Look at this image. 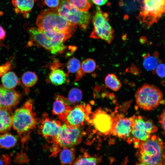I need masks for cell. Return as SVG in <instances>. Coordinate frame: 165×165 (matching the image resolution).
<instances>
[{
	"mask_svg": "<svg viewBox=\"0 0 165 165\" xmlns=\"http://www.w3.org/2000/svg\"><path fill=\"white\" fill-rule=\"evenodd\" d=\"M36 24L41 31H54L72 35L77 25L70 22L61 16L57 9L43 11L38 16Z\"/></svg>",
	"mask_w": 165,
	"mask_h": 165,
	"instance_id": "6da1fadb",
	"label": "cell"
},
{
	"mask_svg": "<svg viewBox=\"0 0 165 165\" xmlns=\"http://www.w3.org/2000/svg\"><path fill=\"white\" fill-rule=\"evenodd\" d=\"M140 161L147 165H163L164 161V143L158 136L152 135L145 141L135 145Z\"/></svg>",
	"mask_w": 165,
	"mask_h": 165,
	"instance_id": "7a4b0ae2",
	"label": "cell"
},
{
	"mask_svg": "<svg viewBox=\"0 0 165 165\" xmlns=\"http://www.w3.org/2000/svg\"><path fill=\"white\" fill-rule=\"evenodd\" d=\"M33 104V100L29 99L13 114L12 127L20 134L28 133L41 122L32 110Z\"/></svg>",
	"mask_w": 165,
	"mask_h": 165,
	"instance_id": "3957f363",
	"label": "cell"
},
{
	"mask_svg": "<svg viewBox=\"0 0 165 165\" xmlns=\"http://www.w3.org/2000/svg\"><path fill=\"white\" fill-rule=\"evenodd\" d=\"M165 0H141L137 19L150 27L157 23L165 13Z\"/></svg>",
	"mask_w": 165,
	"mask_h": 165,
	"instance_id": "277c9868",
	"label": "cell"
},
{
	"mask_svg": "<svg viewBox=\"0 0 165 165\" xmlns=\"http://www.w3.org/2000/svg\"><path fill=\"white\" fill-rule=\"evenodd\" d=\"M135 100L138 106L145 111H151L163 103V94L157 87L145 84L136 91Z\"/></svg>",
	"mask_w": 165,
	"mask_h": 165,
	"instance_id": "5b68a950",
	"label": "cell"
},
{
	"mask_svg": "<svg viewBox=\"0 0 165 165\" xmlns=\"http://www.w3.org/2000/svg\"><path fill=\"white\" fill-rule=\"evenodd\" d=\"M108 14L103 12L98 6L93 19L94 28L90 37L101 39L110 44L113 40L114 30L108 22Z\"/></svg>",
	"mask_w": 165,
	"mask_h": 165,
	"instance_id": "8992f818",
	"label": "cell"
},
{
	"mask_svg": "<svg viewBox=\"0 0 165 165\" xmlns=\"http://www.w3.org/2000/svg\"><path fill=\"white\" fill-rule=\"evenodd\" d=\"M57 9L59 14L68 21L84 30L87 29L91 19L89 12L79 10L66 0H60Z\"/></svg>",
	"mask_w": 165,
	"mask_h": 165,
	"instance_id": "52a82bcc",
	"label": "cell"
},
{
	"mask_svg": "<svg viewBox=\"0 0 165 165\" xmlns=\"http://www.w3.org/2000/svg\"><path fill=\"white\" fill-rule=\"evenodd\" d=\"M157 130L152 120L140 116L134 115L130 136L132 137L135 145L148 139Z\"/></svg>",
	"mask_w": 165,
	"mask_h": 165,
	"instance_id": "ba28073f",
	"label": "cell"
},
{
	"mask_svg": "<svg viewBox=\"0 0 165 165\" xmlns=\"http://www.w3.org/2000/svg\"><path fill=\"white\" fill-rule=\"evenodd\" d=\"M114 121V116L100 108L91 112L88 122L99 134L106 136L111 134Z\"/></svg>",
	"mask_w": 165,
	"mask_h": 165,
	"instance_id": "9c48e42d",
	"label": "cell"
},
{
	"mask_svg": "<svg viewBox=\"0 0 165 165\" xmlns=\"http://www.w3.org/2000/svg\"><path fill=\"white\" fill-rule=\"evenodd\" d=\"M84 134L79 127H74L64 124L54 141L63 148H72L81 141Z\"/></svg>",
	"mask_w": 165,
	"mask_h": 165,
	"instance_id": "30bf717a",
	"label": "cell"
},
{
	"mask_svg": "<svg viewBox=\"0 0 165 165\" xmlns=\"http://www.w3.org/2000/svg\"><path fill=\"white\" fill-rule=\"evenodd\" d=\"M91 113V107L84 103L72 108L64 121L65 124L74 127H79L85 122H88Z\"/></svg>",
	"mask_w": 165,
	"mask_h": 165,
	"instance_id": "8fae6325",
	"label": "cell"
},
{
	"mask_svg": "<svg viewBox=\"0 0 165 165\" xmlns=\"http://www.w3.org/2000/svg\"><path fill=\"white\" fill-rule=\"evenodd\" d=\"M134 120V116L125 117L123 115L118 114L114 117V121L111 134L125 139L130 136Z\"/></svg>",
	"mask_w": 165,
	"mask_h": 165,
	"instance_id": "7c38bea8",
	"label": "cell"
},
{
	"mask_svg": "<svg viewBox=\"0 0 165 165\" xmlns=\"http://www.w3.org/2000/svg\"><path fill=\"white\" fill-rule=\"evenodd\" d=\"M39 127V131L43 137L54 141L60 131L62 125L60 122L46 118L41 122Z\"/></svg>",
	"mask_w": 165,
	"mask_h": 165,
	"instance_id": "4fadbf2b",
	"label": "cell"
},
{
	"mask_svg": "<svg viewBox=\"0 0 165 165\" xmlns=\"http://www.w3.org/2000/svg\"><path fill=\"white\" fill-rule=\"evenodd\" d=\"M20 98V94L13 89L0 85V107L12 108L18 104Z\"/></svg>",
	"mask_w": 165,
	"mask_h": 165,
	"instance_id": "5bb4252c",
	"label": "cell"
},
{
	"mask_svg": "<svg viewBox=\"0 0 165 165\" xmlns=\"http://www.w3.org/2000/svg\"><path fill=\"white\" fill-rule=\"evenodd\" d=\"M53 102L52 113L58 116L60 120L64 121L67 115L72 109L71 103L67 98L57 95Z\"/></svg>",
	"mask_w": 165,
	"mask_h": 165,
	"instance_id": "9a60e30c",
	"label": "cell"
},
{
	"mask_svg": "<svg viewBox=\"0 0 165 165\" xmlns=\"http://www.w3.org/2000/svg\"><path fill=\"white\" fill-rule=\"evenodd\" d=\"M28 32L31 41L54 54L53 42L38 28L31 27L28 29Z\"/></svg>",
	"mask_w": 165,
	"mask_h": 165,
	"instance_id": "2e32d148",
	"label": "cell"
},
{
	"mask_svg": "<svg viewBox=\"0 0 165 165\" xmlns=\"http://www.w3.org/2000/svg\"><path fill=\"white\" fill-rule=\"evenodd\" d=\"M60 64L54 63L50 66L51 71L49 75V79L50 82L55 86L61 85L66 81L67 74L59 67Z\"/></svg>",
	"mask_w": 165,
	"mask_h": 165,
	"instance_id": "e0dca14e",
	"label": "cell"
},
{
	"mask_svg": "<svg viewBox=\"0 0 165 165\" xmlns=\"http://www.w3.org/2000/svg\"><path fill=\"white\" fill-rule=\"evenodd\" d=\"M12 108L0 107V133L8 132L12 127Z\"/></svg>",
	"mask_w": 165,
	"mask_h": 165,
	"instance_id": "ac0fdd59",
	"label": "cell"
},
{
	"mask_svg": "<svg viewBox=\"0 0 165 165\" xmlns=\"http://www.w3.org/2000/svg\"><path fill=\"white\" fill-rule=\"evenodd\" d=\"M96 67V63L94 59L88 58L84 60L81 64L79 70L76 73L74 82L79 80L86 74L93 72Z\"/></svg>",
	"mask_w": 165,
	"mask_h": 165,
	"instance_id": "d6986e66",
	"label": "cell"
},
{
	"mask_svg": "<svg viewBox=\"0 0 165 165\" xmlns=\"http://www.w3.org/2000/svg\"><path fill=\"white\" fill-rule=\"evenodd\" d=\"M35 0H12L14 10L16 13L24 14L30 12L33 7Z\"/></svg>",
	"mask_w": 165,
	"mask_h": 165,
	"instance_id": "ffe728a7",
	"label": "cell"
},
{
	"mask_svg": "<svg viewBox=\"0 0 165 165\" xmlns=\"http://www.w3.org/2000/svg\"><path fill=\"white\" fill-rule=\"evenodd\" d=\"M18 137L8 132L0 133V148L9 149L14 147L18 140Z\"/></svg>",
	"mask_w": 165,
	"mask_h": 165,
	"instance_id": "44dd1931",
	"label": "cell"
},
{
	"mask_svg": "<svg viewBox=\"0 0 165 165\" xmlns=\"http://www.w3.org/2000/svg\"><path fill=\"white\" fill-rule=\"evenodd\" d=\"M2 86L9 89H13L19 83L17 76L13 72H8L1 77Z\"/></svg>",
	"mask_w": 165,
	"mask_h": 165,
	"instance_id": "7402d4cb",
	"label": "cell"
},
{
	"mask_svg": "<svg viewBox=\"0 0 165 165\" xmlns=\"http://www.w3.org/2000/svg\"><path fill=\"white\" fill-rule=\"evenodd\" d=\"M60 154V159L62 165H72L74 161L75 155L74 149L72 148H63Z\"/></svg>",
	"mask_w": 165,
	"mask_h": 165,
	"instance_id": "603a6c76",
	"label": "cell"
},
{
	"mask_svg": "<svg viewBox=\"0 0 165 165\" xmlns=\"http://www.w3.org/2000/svg\"><path fill=\"white\" fill-rule=\"evenodd\" d=\"M41 31L52 42L56 43H63L72 36L69 33L54 31Z\"/></svg>",
	"mask_w": 165,
	"mask_h": 165,
	"instance_id": "cb8c5ba5",
	"label": "cell"
},
{
	"mask_svg": "<svg viewBox=\"0 0 165 165\" xmlns=\"http://www.w3.org/2000/svg\"><path fill=\"white\" fill-rule=\"evenodd\" d=\"M99 161L97 157L86 153L79 157L72 165H97Z\"/></svg>",
	"mask_w": 165,
	"mask_h": 165,
	"instance_id": "d4e9b609",
	"label": "cell"
},
{
	"mask_svg": "<svg viewBox=\"0 0 165 165\" xmlns=\"http://www.w3.org/2000/svg\"><path fill=\"white\" fill-rule=\"evenodd\" d=\"M105 82L108 87L114 91L119 90L122 86L120 81L114 74H108L105 78Z\"/></svg>",
	"mask_w": 165,
	"mask_h": 165,
	"instance_id": "484cf974",
	"label": "cell"
},
{
	"mask_svg": "<svg viewBox=\"0 0 165 165\" xmlns=\"http://www.w3.org/2000/svg\"><path fill=\"white\" fill-rule=\"evenodd\" d=\"M23 84L26 87H30L34 86L37 82L38 78L34 72L27 71L24 73L21 77Z\"/></svg>",
	"mask_w": 165,
	"mask_h": 165,
	"instance_id": "4316f807",
	"label": "cell"
},
{
	"mask_svg": "<svg viewBox=\"0 0 165 165\" xmlns=\"http://www.w3.org/2000/svg\"><path fill=\"white\" fill-rule=\"evenodd\" d=\"M82 96L81 90L77 88H73L69 91L68 99L71 104H77L81 101Z\"/></svg>",
	"mask_w": 165,
	"mask_h": 165,
	"instance_id": "83f0119b",
	"label": "cell"
},
{
	"mask_svg": "<svg viewBox=\"0 0 165 165\" xmlns=\"http://www.w3.org/2000/svg\"><path fill=\"white\" fill-rule=\"evenodd\" d=\"M71 5L83 11H87L91 7L89 0H66Z\"/></svg>",
	"mask_w": 165,
	"mask_h": 165,
	"instance_id": "f1b7e54d",
	"label": "cell"
},
{
	"mask_svg": "<svg viewBox=\"0 0 165 165\" xmlns=\"http://www.w3.org/2000/svg\"><path fill=\"white\" fill-rule=\"evenodd\" d=\"M81 65L80 61L77 58L73 57L67 62L66 67L69 73H76L79 70Z\"/></svg>",
	"mask_w": 165,
	"mask_h": 165,
	"instance_id": "f546056e",
	"label": "cell"
},
{
	"mask_svg": "<svg viewBox=\"0 0 165 165\" xmlns=\"http://www.w3.org/2000/svg\"><path fill=\"white\" fill-rule=\"evenodd\" d=\"M158 65V61L155 57L148 55L145 57L144 60L143 65L147 70L151 71L155 70Z\"/></svg>",
	"mask_w": 165,
	"mask_h": 165,
	"instance_id": "4dcf8cb0",
	"label": "cell"
},
{
	"mask_svg": "<svg viewBox=\"0 0 165 165\" xmlns=\"http://www.w3.org/2000/svg\"><path fill=\"white\" fill-rule=\"evenodd\" d=\"M12 65L11 61H8L4 64L0 65V78L9 72L11 68Z\"/></svg>",
	"mask_w": 165,
	"mask_h": 165,
	"instance_id": "1f68e13d",
	"label": "cell"
},
{
	"mask_svg": "<svg viewBox=\"0 0 165 165\" xmlns=\"http://www.w3.org/2000/svg\"><path fill=\"white\" fill-rule=\"evenodd\" d=\"M156 73L160 77L163 78L165 76V66L162 63L158 64L155 69Z\"/></svg>",
	"mask_w": 165,
	"mask_h": 165,
	"instance_id": "d6a6232c",
	"label": "cell"
},
{
	"mask_svg": "<svg viewBox=\"0 0 165 165\" xmlns=\"http://www.w3.org/2000/svg\"><path fill=\"white\" fill-rule=\"evenodd\" d=\"M60 0H45V4L51 8H57L59 5Z\"/></svg>",
	"mask_w": 165,
	"mask_h": 165,
	"instance_id": "836d02e7",
	"label": "cell"
},
{
	"mask_svg": "<svg viewBox=\"0 0 165 165\" xmlns=\"http://www.w3.org/2000/svg\"><path fill=\"white\" fill-rule=\"evenodd\" d=\"M10 162V158L8 155H3L0 157V165H7Z\"/></svg>",
	"mask_w": 165,
	"mask_h": 165,
	"instance_id": "e575fe53",
	"label": "cell"
},
{
	"mask_svg": "<svg viewBox=\"0 0 165 165\" xmlns=\"http://www.w3.org/2000/svg\"><path fill=\"white\" fill-rule=\"evenodd\" d=\"M165 110L163 109V112L158 118L159 123H160L161 127L163 130L164 134L165 130Z\"/></svg>",
	"mask_w": 165,
	"mask_h": 165,
	"instance_id": "d590c367",
	"label": "cell"
},
{
	"mask_svg": "<svg viewBox=\"0 0 165 165\" xmlns=\"http://www.w3.org/2000/svg\"><path fill=\"white\" fill-rule=\"evenodd\" d=\"M108 0H92L93 3L98 6H102L105 4Z\"/></svg>",
	"mask_w": 165,
	"mask_h": 165,
	"instance_id": "8d00e7d4",
	"label": "cell"
},
{
	"mask_svg": "<svg viewBox=\"0 0 165 165\" xmlns=\"http://www.w3.org/2000/svg\"><path fill=\"white\" fill-rule=\"evenodd\" d=\"M6 35V31L0 25V40H3Z\"/></svg>",
	"mask_w": 165,
	"mask_h": 165,
	"instance_id": "74e56055",
	"label": "cell"
},
{
	"mask_svg": "<svg viewBox=\"0 0 165 165\" xmlns=\"http://www.w3.org/2000/svg\"><path fill=\"white\" fill-rule=\"evenodd\" d=\"M137 165H147L145 164L144 163H139V164H137Z\"/></svg>",
	"mask_w": 165,
	"mask_h": 165,
	"instance_id": "f35d334b",
	"label": "cell"
},
{
	"mask_svg": "<svg viewBox=\"0 0 165 165\" xmlns=\"http://www.w3.org/2000/svg\"><path fill=\"white\" fill-rule=\"evenodd\" d=\"M35 0V1H36V0Z\"/></svg>",
	"mask_w": 165,
	"mask_h": 165,
	"instance_id": "ab89813d",
	"label": "cell"
},
{
	"mask_svg": "<svg viewBox=\"0 0 165 165\" xmlns=\"http://www.w3.org/2000/svg\"></svg>",
	"mask_w": 165,
	"mask_h": 165,
	"instance_id": "60d3db41",
	"label": "cell"
}]
</instances>
